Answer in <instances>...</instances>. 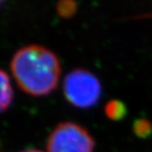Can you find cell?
<instances>
[{
    "mask_svg": "<svg viewBox=\"0 0 152 152\" xmlns=\"http://www.w3.org/2000/svg\"><path fill=\"white\" fill-rule=\"evenodd\" d=\"M11 72L19 88L32 96H45L57 88L61 63L50 50L29 45L19 49L12 58Z\"/></svg>",
    "mask_w": 152,
    "mask_h": 152,
    "instance_id": "6da1fadb",
    "label": "cell"
},
{
    "mask_svg": "<svg viewBox=\"0 0 152 152\" xmlns=\"http://www.w3.org/2000/svg\"><path fill=\"white\" fill-rule=\"evenodd\" d=\"M102 84L91 72L75 69L65 76L63 94L65 99L75 107L91 108L99 102L102 96Z\"/></svg>",
    "mask_w": 152,
    "mask_h": 152,
    "instance_id": "7a4b0ae2",
    "label": "cell"
},
{
    "mask_svg": "<svg viewBox=\"0 0 152 152\" xmlns=\"http://www.w3.org/2000/svg\"><path fill=\"white\" fill-rule=\"evenodd\" d=\"M46 147L48 152H94L95 142L85 127L62 122L50 132Z\"/></svg>",
    "mask_w": 152,
    "mask_h": 152,
    "instance_id": "3957f363",
    "label": "cell"
},
{
    "mask_svg": "<svg viewBox=\"0 0 152 152\" xmlns=\"http://www.w3.org/2000/svg\"><path fill=\"white\" fill-rule=\"evenodd\" d=\"M14 91L8 74L0 69V113L7 110L12 104Z\"/></svg>",
    "mask_w": 152,
    "mask_h": 152,
    "instance_id": "277c9868",
    "label": "cell"
},
{
    "mask_svg": "<svg viewBox=\"0 0 152 152\" xmlns=\"http://www.w3.org/2000/svg\"><path fill=\"white\" fill-rule=\"evenodd\" d=\"M127 109L126 104L119 100H111L104 106V114L108 119L119 121L126 116Z\"/></svg>",
    "mask_w": 152,
    "mask_h": 152,
    "instance_id": "5b68a950",
    "label": "cell"
},
{
    "mask_svg": "<svg viewBox=\"0 0 152 152\" xmlns=\"http://www.w3.org/2000/svg\"><path fill=\"white\" fill-rule=\"evenodd\" d=\"M133 130L136 136L146 138L152 134V125L146 118H139L134 122Z\"/></svg>",
    "mask_w": 152,
    "mask_h": 152,
    "instance_id": "8992f818",
    "label": "cell"
},
{
    "mask_svg": "<svg viewBox=\"0 0 152 152\" xmlns=\"http://www.w3.org/2000/svg\"><path fill=\"white\" fill-rule=\"evenodd\" d=\"M77 10L74 0H60L57 4V12L61 18H72Z\"/></svg>",
    "mask_w": 152,
    "mask_h": 152,
    "instance_id": "52a82bcc",
    "label": "cell"
},
{
    "mask_svg": "<svg viewBox=\"0 0 152 152\" xmlns=\"http://www.w3.org/2000/svg\"><path fill=\"white\" fill-rule=\"evenodd\" d=\"M20 152H43V151L39 150V149H35V148H30V149H26L23 151H20Z\"/></svg>",
    "mask_w": 152,
    "mask_h": 152,
    "instance_id": "ba28073f",
    "label": "cell"
},
{
    "mask_svg": "<svg viewBox=\"0 0 152 152\" xmlns=\"http://www.w3.org/2000/svg\"><path fill=\"white\" fill-rule=\"evenodd\" d=\"M1 1H2V0H0V3H1Z\"/></svg>",
    "mask_w": 152,
    "mask_h": 152,
    "instance_id": "9c48e42d",
    "label": "cell"
}]
</instances>
